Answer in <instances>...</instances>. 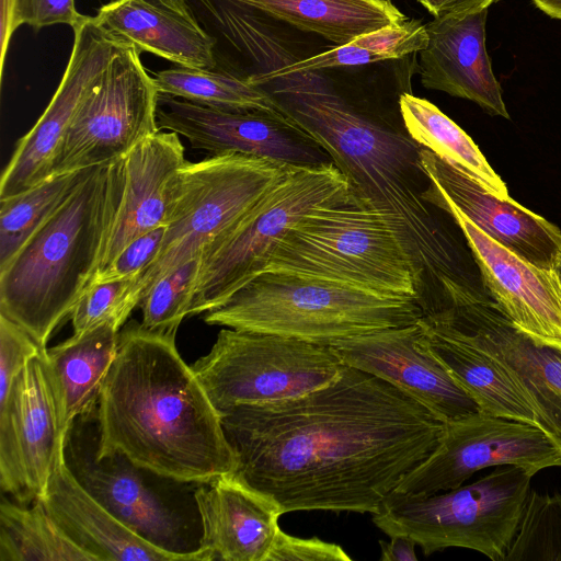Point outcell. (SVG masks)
I'll use <instances>...</instances> for the list:
<instances>
[{
    "label": "cell",
    "instance_id": "cell-1",
    "mask_svg": "<svg viewBox=\"0 0 561 561\" xmlns=\"http://www.w3.org/2000/svg\"><path fill=\"white\" fill-rule=\"evenodd\" d=\"M219 413L234 474L284 514L376 513L445 428L391 383L347 365L307 394Z\"/></svg>",
    "mask_w": 561,
    "mask_h": 561
},
{
    "label": "cell",
    "instance_id": "cell-2",
    "mask_svg": "<svg viewBox=\"0 0 561 561\" xmlns=\"http://www.w3.org/2000/svg\"><path fill=\"white\" fill-rule=\"evenodd\" d=\"M260 56L273 62L249 80L328 153L356 196L388 218L411 257L423 313L439 311L472 282L423 197L430 178L420 159L422 146L407 130L351 104L323 70H285L268 54Z\"/></svg>",
    "mask_w": 561,
    "mask_h": 561
},
{
    "label": "cell",
    "instance_id": "cell-3",
    "mask_svg": "<svg viewBox=\"0 0 561 561\" xmlns=\"http://www.w3.org/2000/svg\"><path fill=\"white\" fill-rule=\"evenodd\" d=\"M176 332L129 322L102 385L95 457L121 454L138 468L181 483L234 473L237 457L219 411L181 357Z\"/></svg>",
    "mask_w": 561,
    "mask_h": 561
},
{
    "label": "cell",
    "instance_id": "cell-4",
    "mask_svg": "<svg viewBox=\"0 0 561 561\" xmlns=\"http://www.w3.org/2000/svg\"><path fill=\"white\" fill-rule=\"evenodd\" d=\"M124 158L92 168L0 272V313L46 348L90 286L115 222Z\"/></svg>",
    "mask_w": 561,
    "mask_h": 561
},
{
    "label": "cell",
    "instance_id": "cell-5",
    "mask_svg": "<svg viewBox=\"0 0 561 561\" xmlns=\"http://www.w3.org/2000/svg\"><path fill=\"white\" fill-rule=\"evenodd\" d=\"M264 272L417 298L413 264L399 234L388 218L353 188L293 225L265 257Z\"/></svg>",
    "mask_w": 561,
    "mask_h": 561
},
{
    "label": "cell",
    "instance_id": "cell-6",
    "mask_svg": "<svg viewBox=\"0 0 561 561\" xmlns=\"http://www.w3.org/2000/svg\"><path fill=\"white\" fill-rule=\"evenodd\" d=\"M424 316L414 298L389 297L282 272H264L203 313L209 325L278 334L331 345Z\"/></svg>",
    "mask_w": 561,
    "mask_h": 561
},
{
    "label": "cell",
    "instance_id": "cell-7",
    "mask_svg": "<svg viewBox=\"0 0 561 561\" xmlns=\"http://www.w3.org/2000/svg\"><path fill=\"white\" fill-rule=\"evenodd\" d=\"M531 474L496 466L477 481L431 495L392 492L373 523L389 537L412 538L424 554L458 547L504 561L519 527Z\"/></svg>",
    "mask_w": 561,
    "mask_h": 561
},
{
    "label": "cell",
    "instance_id": "cell-8",
    "mask_svg": "<svg viewBox=\"0 0 561 561\" xmlns=\"http://www.w3.org/2000/svg\"><path fill=\"white\" fill-rule=\"evenodd\" d=\"M351 190L333 162L293 165L240 219L202 250L188 316L205 313L227 301L262 273L265 257L293 225Z\"/></svg>",
    "mask_w": 561,
    "mask_h": 561
},
{
    "label": "cell",
    "instance_id": "cell-9",
    "mask_svg": "<svg viewBox=\"0 0 561 561\" xmlns=\"http://www.w3.org/2000/svg\"><path fill=\"white\" fill-rule=\"evenodd\" d=\"M291 164L237 152L186 161L178 171L161 249L141 276L140 299L164 275L240 219Z\"/></svg>",
    "mask_w": 561,
    "mask_h": 561
},
{
    "label": "cell",
    "instance_id": "cell-10",
    "mask_svg": "<svg viewBox=\"0 0 561 561\" xmlns=\"http://www.w3.org/2000/svg\"><path fill=\"white\" fill-rule=\"evenodd\" d=\"M191 366L213 404L224 411L307 394L333 382L344 364L331 345L225 328Z\"/></svg>",
    "mask_w": 561,
    "mask_h": 561
},
{
    "label": "cell",
    "instance_id": "cell-11",
    "mask_svg": "<svg viewBox=\"0 0 561 561\" xmlns=\"http://www.w3.org/2000/svg\"><path fill=\"white\" fill-rule=\"evenodd\" d=\"M159 95L139 50L125 44L79 106L54 161L53 176L119 160L158 133Z\"/></svg>",
    "mask_w": 561,
    "mask_h": 561
},
{
    "label": "cell",
    "instance_id": "cell-12",
    "mask_svg": "<svg viewBox=\"0 0 561 561\" xmlns=\"http://www.w3.org/2000/svg\"><path fill=\"white\" fill-rule=\"evenodd\" d=\"M503 465L535 476L561 467V449L536 425L479 412L445 423L436 448L396 491L411 495L445 492L462 485L479 470Z\"/></svg>",
    "mask_w": 561,
    "mask_h": 561
},
{
    "label": "cell",
    "instance_id": "cell-13",
    "mask_svg": "<svg viewBox=\"0 0 561 561\" xmlns=\"http://www.w3.org/2000/svg\"><path fill=\"white\" fill-rule=\"evenodd\" d=\"M43 353L27 363L0 401V486L24 505L45 492L68 434L60 428Z\"/></svg>",
    "mask_w": 561,
    "mask_h": 561
},
{
    "label": "cell",
    "instance_id": "cell-14",
    "mask_svg": "<svg viewBox=\"0 0 561 561\" xmlns=\"http://www.w3.org/2000/svg\"><path fill=\"white\" fill-rule=\"evenodd\" d=\"M448 213L462 231L483 287L512 324L537 345L561 351V278L506 249L443 198L432 186L423 193Z\"/></svg>",
    "mask_w": 561,
    "mask_h": 561
},
{
    "label": "cell",
    "instance_id": "cell-15",
    "mask_svg": "<svg viewBox=\"0 0 561 561\" xmlns=\"http://www.w3.org/2000/svg\"><path fill=\"white\" fill-rule=\"evenodd\" d=\"M73 33L71 55L55 94L32 129L19 140L3 170L0 199L53 176L54 161L79 106L126 44L102 30L93 16H88Z\"/></svg>",
    "mask_w": 561,
    "mask_h": 561
},
{
    "label": "cell",
    "instance_id": "cell-16",
    "mask_svg": "<svg viewBox=\"0 0 561 561\" xmlns=\"http://www.w3.org/2000/svg\"><path fill=\"white\" fill-rule=\"evenodd\" d=\"M157 122L160 130L174 131L210 156L237 152L291 165L332 162L287 115L221 110L160 94Z\"/></svg>",
    "mask_w": 561,
    "mask_h": 561
},
{
    "label": "cell",
    "instance_id": "cell-17",
    "mask_svg": "<svg viewBox=\"0 0 561 561\" xmlns=\"http://www.w3.org/2000/svg\"><path fill=\"white\" fill-rule=\"evenodd\" d=\"M331 347L344 365L391 383L444 423L480 412L430 351L419 321L342 340Z\"/></svg>",
    "mask_w": 561,
    "mask_h": 561
},
{
    "label": "cell",
    "instance_id": "cell-18",
    "mask_svg": "<svg viewBox=\"0 0 561 561\" xmlns=\"http://www.w3.org/2000/svg\"><path fill=\"white\" fill-rule=\"evenodd\" d=\"M434 314L513 371L537 409L543 432L561 449V351L537 345L520 333L488 293Z\"/></svg>",
    "mask_w": 561,
    "mask_h": 561
},
{
    "label": "cell",
    "instance_id": "cell-19",
    "mask_svg": "<svg viewBox=\"0 0 561 561\" xmlns=\"http://www.w3.org/2000/svg\"><path fill=\"white\" fill-rule=\"evenodd\" d=\"M422 167L435 191L493 240L545 268L561 260V230L513 198L503 199L467 172L422 147Z\"/></svg>",
    "mask_w": 561,
    "mask_h": 561
},
{
    "label": "cell",
    "instance_id": "cell-20",
    "mask_svg": "<svg viewBox=\"0 0 561 561\" xmlns=\"http://www.w3.org/2000/svg\"><path fill=\"white\" fill-rule=\"evenodd\" d=\"M488 9L434 16L419 51L424 88L477 103L488 114L510 118L485 48Z\"/></svg>",
    "mask_w": 561,
    "mask_h": 561
},
{
    "label": "cell",
    "instance_id": "cell-21",
    "mask_svg": "<svg viewBox=\"0 0 561 561\" xmlns=\"http://www.w3.org/2000/svg\"><path fill=\"white\" fill-rule=\"evenodd\" d=\"M37 501L98 561H208L201 547L186 553L173 552L152 545L124 525L77 480L66 461L65 443L58 450L45 492Z\"/></svg>",
    "mask_w": 561,
    "mask_h": 561
},
{
    "label": "cell",
    "instance_id": "cell-22",
    "mask_svg": "<svg viewBox=\"0 0 561 561\" xmlns=\"http://www.w3.org/2000/svg\"><path fill=\"white\" fill-rule=\"evenodd\" d=\"M65 457L82 486L129 529L162 549L193 551L181 546L179 518L145 483L142 469L128 458L113 454L99 459L83 449L69 431Z\"/></svg>",
    "mask_w": 561,
    "mask_h": 561
},
{
    "label": "cell",
    "instance_id": "cell-23",
    "mask_svg": "<svg viewBox=\"0 0 561 561\" xmlns=\"http://www.w3.org/2000/svg\"><path fill=\"white\" fill-rule=\"evenodd\" d=\"M194 499L208 561H267L284 514L273 497L229 473L201 484Z\"/></svg>",
    "mask_w": 561,
    "mask_h": 561
},
{
    "label": "cell",
    "instance_id": "cell-24",
    "mask_svg": "<svg viewBox=\"0 0 561 561\" xmlns=\"http://www.w3.org/2000/svg\"><path fill=\"white\" fill-rule=\"evenodd\" d=\"M179 136L171 130H159L124 157L122 201L96 272L133 240L165 226L173 181L186 162Z\"/></svg>",
    "mask_w": 561,
    "mask_h": 561
},
{
    "label": "cell",
    "instance_id": "cell-25",
    "mask_svg": "<svg viewBox=\"0 0 561 561\" xmlns=\"http://www.w3.org/2000/svg\"><path fill=\"white\" fill-rule=\"evenodd\" d=\"M93 19L102 30L139 51L178 66L216 68V39L199 25L185 0H113Z\"/></svg>",
    "mask_w": 561,
    "mask_h": 561
},
{
    "label": "cell",
    "instance_id": "cell-26",
    "mask_svg": "<svg viewBox=\"0 0 561 561\" xmlns=\"http://www.w3.org/2000/svg\"><path fill=\"white\" fill-rule=\"evenodd\" d=\"M419 322L430 351L474 400L481 413L542 430L537 409L502 362L438 314L423 316Z\"/></svg>",
    "mask_w": 561,
    "mask_h": 561
},
{
    "label": "cell",
    "instance_id": "cell-27",
    "mask_svg": "<svg viewBox=\"0 0 561 561\" xmlns=\"http://www.w3.org/2000/svg\"><path fill=\"white\" fill-rule=\"evenodd\" d=\"M118 334L114 324H103L44 351L62 433L94 410L116 355Z\"/></svg>",
    "mask_w": 561,
    "mask_h": 561
},
{
    "label": "cell",
    "instance_id": "cell-28",
    "mask_svg": "<svg viewBox=\"0 0 561 561\" xmlns=\"http://www.w3.org/2000/svg\"><path fill=\"white\" fill-rule=\"evenodd\" d=\"M254 9L343 45L408 18L390 0H220Z\"/></svg>",
    "mask_w": 561,
    "mask_h": 561
},
{
    "label": "cell",
    "instance_id": "cell-29",
    "mask_svg": "<svg viewBox=\"0 0 561 561\" xmlns=\"http://www.w3.org/2000/svg\"><path fill=\"white\" fill-rule=\"evenodd\" d=\"M399 110L404 129L415 142L467 172L496 196L510 198L506 185L474 141L437 106L403 92Z\"/></svg>",
    "mask_w": 561,
    "mask_h": 561
},
{
    "label": "cell",
    "instance_id": "cell-30",
    "mask_svg": "<svg viewBox=\"0 0 561 561\" xmlns=\"http://www.w3.org/2000/svg\"><path fill=\"white\" fill-rule=\"evenodd\" d=\"M240 28L243 34L263 46L273 57L254 45L243 43L244 46L265 51L285 70H325L401 59L410 54L421 51L427 44L425 25L417 20H407L368 32L346 44L335 45L306 58L294 60L284 54L287 62H280L273 45L266 41L265 36H260L257 41L244 26L241 25Z\"/></svg>",
    "mask_w": 561,
    "mask_h": 561
},
{
    "label": "cell",
    "instance_id": "cell-31",
    "mask_svg": "<svg viewBox=\"0 0 561 561\" xmlns=\"http://www.w3.org/2000/svg\"><path fill=\"white\" fill-rule=\"evenodd\" d=\"M0 561H98L76 543L39 501L0 504Z\"/></svg>",
    "mask_w": 561,
    "mask_h": 561
},
{
    "label": "cell",
    "instance_id": "cell-32",
    "mask_svg": "<svg viewBox=\"0 0 561 561\" xmlns=\"http://www.w3.org/2000/svg\"><path fill=\"white\" fill-rule=\"evenodd\" d=\"M152 78L160 94L215 108L285 115L262 87L215 68L175 66L153 73Z\"/></svg>",
    "mask_w": 561,
    "mask_h": 561
},
{
    "label": "cell",
    "instance_id": "cell-33",
    "mask_svg": "<svg viewBox=\"0 0 561 561\" xmlns=\"http://www.w3.org/2000/svg\"><path fill=\"white\" fill-rule=\"evenodd\" d=\"M91 169L54 175L30 190L0 199V272L66 202Z\"/></svg>",
    "mask_w": 561,
    "mask_h": 561
},
{
    "label": "cell",
    "instance_id": "cell-34",
    "mask_svg": "<svg viewBox=\"0 0 561 561\" xmlns=\"http://www.w3.org/2000/svg\"><path fill=\"white\" fill-rule=\"evenodd\" d=\"M504 561H561V494L530 490Z\"/></svg>",
    "mask_w": 561,
    "mask_h": 561
},
{
    "label": "cell",
    "instance_id": "cell-35",
    "mask_svg": "<svg viewBox=\"0 0 561 561\" xmlns=\"http://www.w3.org/2000/svg\"><path fill=\"white\" fill-rule=\"evenodd\" d=\"M201 255L161 277L140 299L141 325L156 332H178L192 304Z\"/></svg>",
    "mask_w": 561,
    "mask_h": 561
},
{
    "label": "cell",
    "instance_id": "cell-36",
    "mask_svg": "<svg viewBox=\"0 0 561 561\" xmlns=\"http://www.w3.org/2000/svg\"><path fill=\"white\" fill-rule=\"evenodd\" d=\"M139 302L138 277L93 283L70 313L72 335H82L103 324L121 329Z\"/></svg>",
    "mask_w": 561,
    "mask_h": 561
},
{
    "label": "cell",
    "instance_id": "cell-37",
    "mask_svg": "<svg viewBox=\"0 0 561 561\" xmlns=\"http://www.w3.org/2000/svg\"><path fill=\"white\" fill-rule=\"evenodd\" d=\"M46 348L21 325L0 313V401L27 363Z\"/></svg>",
    "mask_w": 561,
    "mask_h": 561
},
{
    "label": "cell",
    "instance_id": "cell-38",
    "mask_svg": "<svg viewBox=\"0 0 561 561\" xmlns=\"http://www.w3.org/2000/svg\"><path fill=\"white\" fill-rule=\"evenodd\" d=\"M164 232L165 226H160L133 240L107 266L95 273L91 284L141 276L156 260Z\"/></svg>",
    "mask_w": 561,
    "mask_h": 561
},
{
    "label": "cell",
    "instance_id": "cell-39",
    "mask_svg": "<svg viewBox=\"0 0 561 561\" xmlns=\"http://www.w3.org/2000/svg\"><path fill=\"white\" fill-rule=\"evenodd\" d=\"M336 543L317 537L299 538L278 530L267 561H350Z\"/></svg>",
    "mask_w": 561,
    "mask_h": 561
},
{
    "label": "cell",
    "instance_id": "cell-40",
    "mask_svg": "<svg viewBox=\"0 0 561 561\" xmlns=\"http://www.w3.org/2000/svg\"><path fill=\"white\" fill-rule=\"evenodd\" d=\"M89 15L79 13L75 0H19L18 25L27 24L35 32L55 24L77 27Z\"/></svg>",
    "mask_w": 561,
    "mask_h": 561
},
{
    "label": "cell",
    "instance_id": "cell-41",
    "mask_svg": "<svg viewBox=\"0 0 561 561\" xmlns=\"http://www.w3.org/2000/svg\"><path fill=\"white\" fill-rule=\"evenodd\" d=\"M495 0H422L420 3L433 15L470 13L488 9Z\"/></svg>",
    "mask_w": 561,
    "mask_h": 561
},
{
    "label": "cell",
    "instance_id": "cell-42",
    "mask_svg": "<svg viewBox=\"0 0 561 561\" xmlns=\"http://www.w3.org/2000/svg\"><path fill=\"white\" fill-rule=\"evenodd\" d=\"M19 0H1V33H0V78L3 72L9 43L18 25Z\"/></svg>",
    "mask_w": 561,
    "mask_h": 561
},
{
    "label": "cell",
    "instance_id": "cell-43",
    "mask_svg": "<svg viewBox=\"0 0 561 561\" xmlns=\"http://www.w3.org/2000/svg\"><path fill=\"white\" fill-rule=\"evenodd\" d=\"M381 547V560L382 561H415L417 559L415 554L416 542L403 535L390 536V541H379Z\"/></svg>",
    "mask_w": 561,
    "mask_h": 561
},
{
    "label": "cell",
    "instance_id": "cell-44",
    "mask_svg": "<svg viewBox=\"0 0 561 561\" xmlns=\"http://www.w3.org/2000/svg\"><path fill=\"white\" fill-rule=\"evenodd\" d=\"M534 4L552 19L561 21V0H531Z\"/></svg>",
    "mask_w": 561,
    "mask_h": 561
},
{
    "label": "cell",
    "instance_id": "cell-45",
    "mask_svg": "<svg viewBox=\"0 0 561 561\" xmlns=\"http://www.w3.org/2000/svg\"><path fill=\"white\" fill-rule=\"evenodd\" d=\"M556 271L558 272L560 278H561V260L559 261V263L557 264L556 266Z\"/></svg>",
    "mask_w": 561,
    "mask_h": 561
},
{
    "label": "cell",
    "instance_id": "cell-46",
    "mask_svg": "<svg viewBox=\"0 0 561 561\" xmlns=\"http://www.w3.org/2000/svg\"><path fill=\"white\" fill-rule=\"evenodd\" d=\"M474 287H476V286H474ZM474 287H473V288H474ZM473 288H472V289H473ZM468 293H469V291H468ZM468 293H467V294H468ZM467 294H466V295H467ZM466 295H465V296H466ZM465 296H463V297H465ZM463 297H462V298H463ZM462 298H461V299H462ZM461 299H460V300H461ZM460 300H459V301H460ZM455 305H456V304H455ZM453 306H454V305H453ZM447 309H448V308H447Z\"/></svg>",
    "mask_w": 561,
    "mask_h": 561
},
{
    "label": "cell",
    "instance_id": "cell-47",
    "mask_svg": "<svg viewBox=\"0 0 561 561\" xmlns=\"http://www.w3.org/2000/svg\"><path fill=\"white\" fill-rule=\"evenodd\" d=\"M416 1L421 2L422 0H416Z\"/></svg>",
    "mask_w": 561,
    "mask_h": 561
}]
</instances>
